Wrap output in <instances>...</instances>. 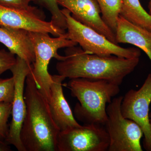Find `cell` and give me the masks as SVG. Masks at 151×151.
I'll list each match as a JSON object with an SVG mask.
<instances>
[{
    "label": "cell",
    "instance_id": "cell-1",
    "mask_svg": "<svg viewBox=\"0 0 151 151\" xmlns=\"http://www.w3.org/2000/svg\"><path fill=\"white\" fill-rule=\"evenodd\" d=\"M65 53L64 59L56 64L59 75L70 79H103L119 86L124 78L134 70L139 62L140 58L91 54L77 45L67 47Z\"/></svg>",
    "mask_w": 151,
    "mask_h": 151
},
{
    "label": "cell",
    "instance_id": "cell-2",
    "mask_svg": "<svg viewBox=\"0 0 151 151\" xmlns=\"http://www.w3.org/2000/svg\"><path fill=\"white\" fill-rule=\"evenodd\" d=\"M26 114L20 132L25 151H57L60 130L50 113L48 101L31 74L25 81Z\"/></svg>",
    "mask_w": 151,
    "mask_h": 151
},
{
    "label": "cell",
    "instance_id": "cell-3",
    "mask_svg": "<svg viewBox=\"0 0 151 151\" xmlns=\"http://www.w3.org/2000/svg\"><path fill=\"white\" fill-rule=\"evenodd\" d=\"M66 86L79 101L74 109L75 119L84 124L105 126L107 104L119 94V85L103 79L79 78L70 79Z\"/></svg>",
    "mask_w": 151,
    "mask_h": 151
},
{
    "label": "cell",
    "instance_id": "cell-4",
    "mask_svg": "<svg viewBox=\"0 0 151 151\" xmlns=\"http://www.w3.org/2000/svg\"><path fill=\"white\" fill-rule=\"evenodd\" d=\"M34 50L35 60L32 65L30 73L39 89L48 101L52 75L49 73L48 66L52 58L62 60L65 56L59 55V49L77 45V44L68 38L65 35L51 37L49 34L29 32Z\"/></svg>",
    "mask_w": 151,
    "mask_h": 151
},
{
    "label": "cell",
    "instance_id": "cell-5",
    "mask_svg": "<svg viewBox=\"0 0 151 151\" xmlns=\"http://www.w3.org/2000/svg\"><path fill=\"white\" fill-rule=\"evenodd\" d=\"M61 12L66 21L68 38L79 45L84 51L100 56L113 55L127 58H140V49L122 47L93 29L77 21L67 9L63 8Z\"/></svg>",
    "mask_w": 151,
    "mask_h": 151
},
{
    "label": "cell",
    "instance_id": "cell-6",
    "mask_svg": "<svg viewBox=\"0 0 151 151\" xmlns=\"http://www.w3.org/2000/svg\"><path fill=\"white\" fill-rule=\"evenodd\" d=\"M123 98L122 96L113 98L106 108L108 119L104 126L110 139L108 151H142V130L137 123L122 115Z\"/></svg>",
    "mask_w": 151,
    "mask_h": 151
},
{
    "label": "cell",
    "instance_id": "cell-7",
    "mask_svg": "<svg viewBox=\"0 0 151 151\" xmlns=\"http://www.w3.org/2000/svg\"><path fill=\"white\" fill-rule=\"evenodd\" d=\"M110 139L103 125L84 124L60 132L57 151H108Z\"/></svg>",
    "mask_w": 151,
    "mask_h": 151
},
{
    "label": "cell",
    "instance_id": "cell-8",
    "mask_svg": "<svg viewBox=\"0 0 151 151\" xmlns=\"http://www.w3.org/2000/svg\"><path fill=\"white\" fill-rule=\"evenodd\" d=\"M151 103V73L139 90L132 89L123 96L121 108L122 115L141 127L144 134L143 147L151 151V125L150 106Z\"/></svg>",
    "mask_w": 151,
    "mask_h": 151
},
{
    "label": "cell",
    "instance_id": "cell-9",
    "mask_svg": "<svg viewBox=\"0 0 151 151\" xmlns=\"http://www.w3.org/2000/svg\"><path fill=\"white\" fill-rule=\"evenodd\" d=\"M31 68L32 65H29L24 60L17 56L16 63L10 69L14 81V93L12 103V119L5 141L19 151H25L21 140L20 132L26 114L25 84Z\"/></svg>",
    "mask_w": 151,
    "mask_h": 151
},
{
    "label": "cell",
    "instance_id": "cell-10",
    "mask_svg": "<svg viewBox=\"0 0 151 151\" xmlns=\"http://www.w3.org/2000/svg\"><path fill=\"white\" fill-rule=\"evenodd\" d=\"M45 19L43 12L35 6L17 9L0 5V26L50 34L56 37L66 34V31L58 28L52 22L46 21Z\"/></svg>",
    "mask_w": 151,
    "mask_h": 151
},
{
    "label": "cell",
    "instance_id": "cell-11",
    "mask_svg": "<svg viewBox=\"0 0 151 151\" xmlns=\"http://www.w3.org/2000/svg\"><path fill=\"white\" fill-rule=\"evenodd\" d=\"M58 5L67 9L73 18L105 36L117 44L116 34L105 23L96 0H56Z\"/></svg>",
    "mask_w": 151,
    "mask_h": 151
},
{
    "label": "cell",
    "instance_id": "cell-12",
    "mask_svg": "<svg viewBox=\"0 0 151 151\" xmlns=\"http://www.w3.org/2000/svg\"><path fill=\"white\" fill-rule=\"evenodd\" d=\"M52 78L48 103L55 123L60 132L80 127L63 94L62 82L65 78L58 74L52 75Z\"/></svg>",
    "mask_w": 151,
    "mask_h": 151
},
{
    "label": "cell",
    "instance_id": "cell-13",
    "mask_svg": "<svg viewBox=\"0 0 151 151\" xmlns=\"http://www.w3.org/2000/svg\"><path fill=\"white\" fill-rule=\"evenodd\" d=\"M0 42L29 65H31L34 62V50L28 31L0 26Z\"/></svg>",
    "mask_w": 151,
    "mask_h": 151
},
{
    "label": "cell",
    "instance_id": "cell-14",
    "mask_svg": "<svg viewBox=\"0 0 151 151\" xmlns=\"http://www.w3.org/2000/svg\"><path fill=\"white\" fill-rule=\"evenodd\" d=\"M116 37L117 43H128L142 50L151 61V32L128 21L122 16L118 18Z\"/></svg>",
    "mask_w": 151,
    "mask_h": 151
},
{
    "label": "cell",
    "instance_id": "cell-15",
    "mask_svg": "<svg viewBox=\"0 0 151 151\" xmlns=\"http://www.w3.org/2000/svg\"><path fill=\"white\" fill-rule=\"evenodd\" d=\"M120 15L128 21L151 32V16L141 5L139 0H122Z\"/></svg>",
    "mask_w": 151,
    "mask_h": 151
},
{
    "label": "cell",
    "instance_id": "cell-16",
    "mask_svg": "<svg viewBox=\"0 0 151 151\" xmlns=\"http://www.w3.org/2000/svg\"><path fill=\"white\" fill-rule=\"evenodd\" d=\"M96 1L100 7L103 20L116 34L118 18L123 4L122 0Z\"/></svg>",
    "mask_w": 151,
    "mask_h": 151
},
{
    "label": "cell",
    "instance_id": "cell-17",
    "mask_svg": "<svg viewBox=\"0 0 151 151\" xmlns=\"http://www.w3.org/2000/svg\"><path fill=\"white\" fill-rule=\"evenodd\" d=\"M35 2L46 9L51 14V21L58 28L66 31V24L65 17L56 0H35Z\"/></svg>",
    "mask_w": 151,
    "mask_h": 151
},
{
    "label": "cell",
    "instance_id": "cell-18",
    "mask_svg": "<svg viewBox=\"0 0 151 151\" xmlns=\"http://www.w3.org/2000/svg\"><path fill=\"white\" fill-rule=\"evenodd\" d=\"M12 103H0V139L5 140L8 134L9 118L12 114Z\"/></svg>",
    "mask_w": 151,
    "mask_h": 151
},
{
    "label": "cell",
    "instance_id": "cell-19",
    "mask_svg": "<svg viewBox=\"0 0 151 151\" xmlns=\"http://www.w3.org/2000/svg\"><path fill=\"white\" fill-rule=\"evenodd\" d=\"M14 93V81L13 77L0 78V103H12Z\"/></svg>",
    "mask_w": 151,
    "mask_h": 151
},
{
    "label": "cell",
    "instance_id": "cell-20",
    "mask_svg": "<svg viewBox=\"0 0 151 151\" xmlns=\"http://www.w3.org/2000/svg\"><path fill=\"white\" fill-rule=\"evenodd\" d=\"M17 57L15 55L5 50H0V76L10 70L15 64Z\"/></svg>",
    "mask_w": 151,
    "mask_h": 151
},
{
    "label": "cell",
    "instance_id": "cell-21",
    "mask_svg": "<svg viewBox=\"0 0 151 151\" xmlns=\"http://www.w3.org/2000/svg\"><path fill=\"white\" fill-rule=\"evenodd\" d=\"M35 0H0V5L9 8L27 9L31 6V2Z\"/></svg>",
    "mask_w": 151,
    "mask_h": 151
},
{
    "label": "cell",
    "instance_id": "cell-22",
    "mask_svg": "<svg viewBox=\"0 0 151 151\" xmlns=\"http://www.w3.org/2000/svg\"><path fill=\"white\" fill-rule=\"evenodd\" d=\"M10 145H9L4 140L0 139V151H10L11 150Z\"/></svg>",
    "mask_w": 151,
    "mask_h": 151
},
{
    "label": "cell",
    "instance_id": "cell-23",
    "mask_svg": "<svg viewBox=\"0 0 151 151\" xmlns=\"http://www.w3.org/2000/svg\"><path fill=\"white\" fill-rule=\"evenodd\" d=\"M148 9L149 10V14H150V15L151 16V0H150L149 3Z\"/></svg>",
    "mask_w": 151,
    "mask_h": 151
},
{
    "label": "cell",
    "instance_id": "cell-24",
    "mask_svg": "<svg viewBox=\"0 0 151 151\" xmlns=\"http://www.w3.org/2000/svg\"><path fill=\"white\" fill-rule=\"evenodd\" d=\"M150 122L151 125V113H150Z\"/></svg>",
    "mask_w": 151,
    "mask_h": 151
}]
</instances>
